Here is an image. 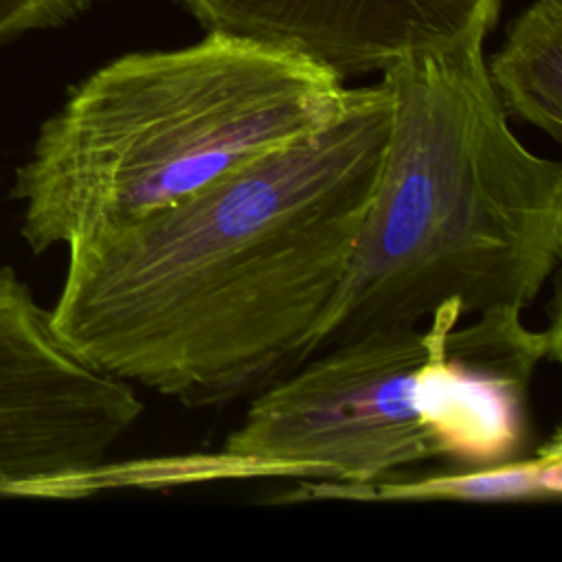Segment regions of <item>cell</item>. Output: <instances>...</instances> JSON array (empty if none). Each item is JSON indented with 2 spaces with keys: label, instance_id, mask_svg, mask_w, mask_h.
<instances>
[{
  "label": "cell",
  "instance_id": "obj_1",
  "mask_svg": "<svg viewBox=\"0 0 562 562\" xmlns=\"http://www.w3.org/2000/svg\"><path fill=\"white\" fill-rule=\"evenodd\" d=\"M389 92L349 88L323 130L68 248L50 323L90 367L213 406L316 353L371 206Z\"/></svg>",
  "mask_w": 562,
  "mask_h": 562
},
{
  "label": "cell",
  "instance_id": "obj_2",
  "mask_svg": "<svg viewBox=\"0 0 562 562\" xmlns=\"http://www.w3.org/2000/svg\"><path fill=\"white\" fill-rule=\"evenodd\" d=\"M483 35L382 70L378 187L316 351L446 303L525 312L562 255V165L527 149L487 79ZM314 356V353H312Z\"/></svg>",
  "mask_w": 562,
  "mask_h": 562
},
{
  "label": "cell",
  "instance_id": "obj_3",
  "mask_svg": "<svg viewBox=\"0 0 562 562\" xmlns=\"http://www.w3.org/2000/svg\"><path fill=\"white\" fill-rule=\"evenodd\" d=\"M347 99L318 61L217 31L112 59L70 90L18 169L22 235L42 252L176 204L323 130Z\"/></svg>",
  "mask_w": 562,
  "mask_h": 562
},
{
  "label": "cell",
  "instance_id": "obj_4",
  "mask_svg": "<svg viewBox=\"0 0 562 562\" xmlns=\"http://www.w3.org/2000/svg\"><path fill=\"white\" fill-rule=\"evenodd\" d=\"M474 316L459 327L461 307L446 303L426 323L316 351L257 391L222 454L241 476L338 483L522 457L531 380L558 360L560 329L533 331L516 307Z\"/></svg>",
  "mask_w": 562,
  "mask_h": 562
},
{
  "label": "cell",
  "instance_id": "obj_5",
  "mask_svg": "<svg viewBox=\"0 0 562 562\" xmlns=\"http://www.w3.org/2000/svg\"><path fill=\"white\" fill-rule=\"evenodd\" d=\"M140 415L136 389L75 356L50 310L0 268V496L90 494Z\"/></svg>",
  "mask_w": 562,
  "mask_h": 562
},
{
  "label": "cell",
  "instance_id": "obj_6",
  "mask_svg": "<svg viewBox=\"0 0 562 562\" xmlns=\"http://www.w3.org/2000/svg\"><path fill=\"white\" fill-rule=\"evenodd\" d=\"M206 31L301 53L338 77L384 70L494 26L501 0H184Z\"/></svg>",
  "mask_w": 562,
  "mask_h": 562
},
{
  "label": "cell",
  "instance_id": "obj_7",
  "mask_svg": "<svg viewBox=\"0 0 562 562\" xmlns=\"http://www.w3.org/2000/svg\"><path fill=\"white\" fill-rule=\"evenodd\" d=\"M562 494V439L553 430L531 457H518L485 468H457L422 479H378L367 483L312 481L279 501H555Z\"/></svg>",
  "mask_w": 562,
  "mask_h": 562
},
{
  "label": "cell",
  "instance_id": "obj_8",
  "mask_svg": "<svg viewBox=\"0 0 562 562\" xmlns=\"http://www.w3.org/2000/svg\"><path fill=\"white\" fill-rule=\"evenodd\" d=\"M485 70L507 116L562 140V0L525 9Z\"/></svg>",
  "mask_w": 562,
  "mask_h": 562
},
{
  "label": "cell",
  "instance_id": "obj_9",
  "mask_svg": "<svg viewBox=\"0 0 562 562\" xmlns=\"http://www.w3.org/2000/svg\"><path fill=\"white\" fill-rule=\"evenodd\" d=\"M94 0H0V42L29 31L59 26Z\"/></svg>",
  "mask_w": 562,
  "mask_h": 562
}]
</instances>
